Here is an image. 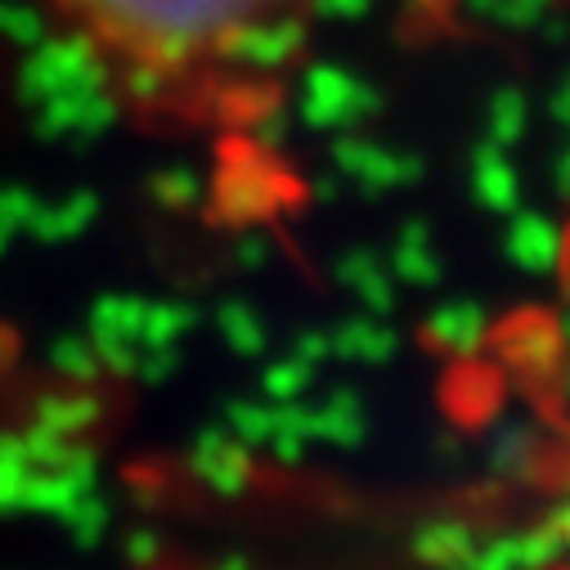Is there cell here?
Wrapping results in <instances>:
<instances>
[{
	"instance_id": "1",
	"label": "cell",
	"mask_w": 570,
	"mask_h": 570,
	"mask_svg": "<svg viewBox=\"0 0 570 570\" xmlns=\"http://www.w3.org/2000/svg\"><path fill=\"white\" fill-rule=\"evenodd\" d=\"M104 95L145 130L229 139L274 121L320 0H41Z\"/></svg>"
}]
</instances>
